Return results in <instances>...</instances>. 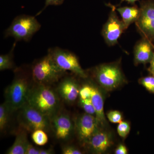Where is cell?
<instances>
[{
  "mask_svg": "<svg viewBox=\"0 0 154 154\" xmlns=\"http://www.w3.org/2000/svg\"><path fill=\"white\" fill-rule=\"evenodd\" d=\"M27 103L50 119L60 110L58 94L50 86L36 83L29 90Z\"/></svg>",
  "mask_w": 154,
  "mask_h": 154,
  "instance_id": "6da1fadb",
  "label": "cell"
},
{
  "mask_svg": "<svg viewBox=\"0 0 154 154\" xmlns=\"http://www.w3.org/2000/svg\"><path fill=\"white\" fill-rule=\"evenodd\" d=\"M15 77L13 82L5 91V101L13 112L19 110L27 103L28 92L31 86L30 74L22 69L15 70Z\"/></svg>",
  "mask_w": 154,
  "mask_h": 154,
  "instance_id": "7a4b0ae2",
  "label": "cell"
},
{
  "mask_svg": "<svg viewBox=\"0 0 154 154\" xmlns=\"http://www.w3.org/2000/svg\"><path fill=\"white\" fill-rule=\"evenodd\" d=\"M31 72L34 82L48 86L58 82L67 73L58 66L48 53L33 63Z\"/></svg>",
  "mask_w": 154,
  "mask_h": 154,
  "instance_id": "3957f363",
  "label": "cell"
},
{
  "mask_svg": "<svg viewBox=\"0 0 154 154\" xmlns=\"http://www.w3.org/2000/svg\"><path fill=\"white\" fill-rule=\"evenodd\" d=\"M41 25L35 17L28 15H20L14 19L5 31V37H12L16 42H28L41 28Z\"/></svg>",
  "mask_w": 154,
  "mask_h": 154,
  "instance_id": "277c9868",
  "label": "cell"
},
{
  "mask_svg": "<svg viewBox=\"0 0 154 154\" xmlns=\"http://www.w3.org/2000/svg\"><path fill=\"white\" fill-rule=\"evenodd\" d=\"M92 74L98 84L107 91L116 89L125 81L121 69L116 64L100 65L93 69Z\"/></svg>",
  "mask_w": 154,
  "mask_h": 154,
  "instance_id": "5b68a950",
  "label": "cell"
},
{
  "mask_svg": "<svg viewBox=\"0 0 154 154\" xmlns=\"http://www.w3.org/2000/svg\"><path fill=\"white\" fill-rule=\"evenodd\" d=\"M18 119L22 127L33 132L41 129L45 132L51 130L50 119L26 103L19 109Z\"/></svg>",
  "mask_w": 154,
  "mask_h": 154,
  "instance_id": "8992f818",
  "label": "cell"
},
{
  "mask_svg": "<svg viewBox=\"0 0 154 154\" xmlns=\"http://www.w3.org/2000/svg\"><path fill=\"white\" fill-rule=\"evenodd\" d=\"M48 53L58 66L63 70L71 72L83 79L88 78V74L82 68L78 57L74 54L58 47L49 48Z\"/></svg>",
  "mask_w": 154,
  "mask_h": 154,
  "instance_id": "52a82bcc",
  "label": "cell"
},
{
  "mask_svg": "<svg viewBox=\"0 0 154 154\" xmlns=\"http://www.w3.org/2000/svg\"><path fill=\"white\" fill-rule=\"evenodd\" d=\"M140 5L137 26L144 38L154 43V1H141Z\"/></svg>",
  "mask_w": 154,
  "mask_h": 154,
  "instance_id": "ba28073f",
  "label": "cell"
},
{
  "mask_svg": "<svg viewBox=\"0 0 154 154\" xmlns=\"http://www.w3.org/2000/svg\"><path fill=\"white\" fill-rule=\"evenodd\" d=\"M50 121L51 130L56 139L67 141L71 138L75 127L69 116L59 112L51 119Z\"/></svg>",
  "mask_w": 154,
  "mask_h": 154,
  "instance_id": "9c48e42d",
  "label": "cell"
},
{
  "mask_svg": "<svg viewBox=\"0 0 154 154\" xmlns=\"http://www.w3.org/2000/svg\"><path fill=\"white\" fill-rule=\"evenodd\" d=\"M75 127L80 141L85 144L88 143L100 127L96 116L86 113L77 117Z\"/></svg>",
  "mask_w": 154,
  "mask_h": 154,
  "instance_id": "30bf717a",
  "label": "cell"
},
{
  "mask_svg": "<svg viewBox=\"0 0 154 154\" xmlns=\"http://www.w3.org/2000/svg\"><path fill=\"white\" fill-rule=\"evenodd\" d=\"M125 29L123 21L119 19L116 12L112 9L102 30V36L107 45L113 46L117 43L119 38Z\"/></svg>",
  "mask_w": 154,
  "mask_h": 154,
  "instance_id": "8fae6325",
  "label": "cell"
},
{
  "mask_svg": "<svg viewBox=\"0 0 154 154\" xmlns=\"http://www.w3.org/2000/svg\"><path fill=\"white\" fill-rule=\"evenodd\" d=\"M62 78L58 86L57 94L67 103H74L78 99L80 88L76 80L70 76Z\"/></svg>",
  "mask_w": 154,
  "mask_h": 154,
  "instance_id": "7c38bea8",
  "label": "cell"
},
{
  "mask_svg": "<svg viewBox=\"0 0 154 154\" xmlns=\"http://www.w3.org/2000/svg\"><path fill=\"white\" fill-rule=\"evenodd\" d=\"M154 54L152 42L144 38L137 43L134 49V61L135 64L150 63Z\"/></svg>",
  "mask_w": 154,
  "mask_h": 154,
  "instance_id": "4fadbf2b",
  "label": "cell"
},
{
  "mask_svg": "<svg viewBox=\"0 0 154 154\" xmlns=\"http://www.w3.org/2000/svg\"><path fill=\"white\" fill-rule=\"evenodd\" d=\"M87 144L94 152L102 154L111 146L113 142L109 134L99 130L92 136Z\"/></svg>",
  "mask_w": 154,
  "mask_h": 154,
  "instance_id": "5bb4252c",
  "label": "cell"
},
{
  "mask_svg": "<svg viewBox=\"0 0 154 154\" xmlns=\"http://www.w3.org/2000/svg\"><path fill=\"white\" fill-rule=\"evenodd\" d=\"M92 93L91 99L96 110V117L99 126H103L106 123L104 110V100L100 91L98 88L91 85Z\"/></svg>",
  "mask_w": 154,
  "mask_h": 154,
  "instance_id": "9a60e30c",
  "label": "cell"
},
{
  "mask_svg": "<svg viewBox=\"0 0 154 154\" xmlns=\"http://www.w3.org/2000/svg\"><path fill=\"white\" fill-rule=\"evenodd\" d=\"M27 132L24 129L17 133L14 144L7 151L8 154H25L29 143Z\"/></svg>",
  "mask_w": 154,
  "mask_h": 154,
  "instance_id": "2e32d148",
  "label": "cell"
},
{
  "mask_svg": "<svg viewBox=\"0 0 154 154\" xmlns=\"http://www.w3.org/2000/svg\"><path fill=\"white\" fill-rule=\"evenodd\" d=\"M116 10L121 16L126 29L131 24L137 21L140 15V8L136 6L122 7Z\"/></svg>",
  "mask_w": 154,
  "mask_h": 154,
  "instance_id": "e0dca14e",
  "label": "cell"
},
{
  "mask_svg": "<svg viewBox=\"0 0 154 154\" xmlns=\"http://www.w3.org/2000/svg\"><path fill=\"white\" fill-rule=\"evenodd\" d=\"M13 111L8 104L5 102L0 105V131H5Z\"/></svg>",
  "mask_w": 154,
  "mask_h": 154,
  "instance_id": "ac0fdd59",
  "label": "cell"
},
{
  "mask_svg": "<svg viewBox=\"0 0 154 154\" xmlns=\"http://www.w3.org/2000/svg\"><path fill=\"white\" fill-rule=\"evenodd\" d=\"M16 45V43L15 42L9 53L0 55V70L1 71L14 69H16L15 63L13 60V54Z\"/></svg>",
  "mask_w": 154,
  "mask_h": 154,
  "instance_id": "d6986e66",
  "label": "cell"
},
{
  "mask_svg": "<svg viewBox=\"0 0 154 154\" xmlns=\"http://www.w3.org/2000/svg\"><path fill=\"white\" fill-rule=\"evenodd\" d=\"M33 142L38 146H44L48 141V137L46 132L42 130L34 131L31 135Z\"/></svg>",
  "mask_w": 154,
  "mask_h": 154,
  "instance_id": "ffe728a7",
  "label": "cell"
},
{
  "mask_svg": "<svg viewBox=\"0 0 154 154\" xmlns=\"http://www.w3.org/2000/svg\"><path fill=\"white\" fill-rule=\"evenodd\" d=\"M79 104L86 113L96 116V110L91 98L86 99H80Z\"/></svg>",
  "mask_w": 154,
  "mask_h": 154,
  "instance_id": "44dd1931",
  "label": "cell"
},
{
  "mask_svg": "<svg viewBox=\"0 0 154 154\" xmlns=\"http://www.w3.org/2000/svg\"><path fill=\"white\" fill-rule=\"evenodd\" d=\"M141 85L150 93L154 94V76H149L141 78L139 80Z\"/></svg>",
  "mask_w": 154,
  "mask_h": 154,
  "instance_id": "7402d4cb",
  "label": "cell"
},
{
  "mask_svg": "<svg viewBox=\"0 0 154 154\" xmlns=\"http://www.w3.org/2000/svg\"><path fill=\"white\" fill-rule=\"evenodd\" d=\"M117 133L121 137L125 138L129 133L130 126L126 122L122 121L117 126Z\"/></svg>",
  "mask_w": 154,
  "mask_h": 154,
  "instance_id": "603a6c76",
  "label": "cell"
},
{
  "mask_svg": "<svg viewBox=\"0 0 154 154\" xmlns=\"http://www.w3.org/2000/svg\"><path fill=\"white\" fill-rule=\"evenodd\" d=\"M92 87L91 84H87L80 88L79 97L80 99H86L91 98Z\"/></svg>",
  "mask_w": 154,
  "mask_h": 154,
  "instance_id": "cb8c5ba5",
  "label": "cell"
},
{
  "mask_svg": "<svg viewBox=\"0 0 154 154\" xmlns=\"http://www.w3.org/2000/svg\"><path fill=\"white\" fill-rule=\"evenodd\" d=\"M107 116L109 121L112 123H119L122 121L121 113L117 110H112L107 113Z\"/></svg>",
  "mask_w": 154,
  "mask_h": 154,
  "instance_id": "d4e9b609",
  "label": "cell"
},
{
  "mask_svg": "<svg viewBox=\"0 0 154 154\" xmlns=\"http://www.w3.org/2000/svg\"><path fill=\"white\" fill-rule=\"evenodd\" d=\"M62 152L63 154H82V152L79 149L72 145H66L62 149Z\"/></svg>",
  "mask_w": 154,
  "mask_h": 154,
  "instance_id": "484cf974",
  "label": "cell"
},
{
  "mask_svg": "<svg viewBox=\"0 0 154 154\" xmlns=\"http://www.w3.org/2000/svg\"><path fill=\"white\" fill-rule=\"evenodd\" d=\"M63 2L64 0H45V5L44 8L41 11L38 12L36 16L39 15L48 6L60 5H62Z\"/></svg>",
  "mask_w": 154,
  "mask_h": 154,
  "instance_id": "4316f807",
  "label": "cell"
},
{
  "mask_svg": "<svg viewBox=\"0 0 154 154\" xmlns=\"http://www.w3.org/2000/svg\"><path fill=\"white\" fill-rule=\"evenodd\" d=\"M40 149L36 148L29 143L26 149L25 154H39Z\"/></svg>",
  "mask_w": 154,
  "mask_h": 154,
  "instance_id": "83f0119b",
  "label": "cell"
},
{
  "mask_svg": "<svg viewBox=\"0 0 154 154\" xmlns=\"http://www.w3.org/2000/svg\"><path fill=\"white\" fill-rule=\"evenodd\" d=\"M115 153L116 154H128L127 149L125 146L122 144L119 145L116 149Z\"/></svg>",
  "mask_w": 154,
  "mask_h": 154,
  "instance_id": "f1b7e54d",
  "label": "cell"
},
{
  "mask_svg": "<svg viewBox=\"0 0 154 154\" xmlns=\"http://www.w3.org/2000/svg\"><path fill=\"white\" fill-rule=\"evenodd\" d=\"M54 153V151L53 149L49 148L48 149H40L39 150V154H52Z\"/></svg>",
  "mask_w": 154,
  "mask_h": 154,
  "instance_id": "f546056e",
  "label": "cell"
},
{
  "mask_svg": "<svg viewBox=\"0 0 154 154\" xmlns=\"http://www.w3.org/2000/svg\"><path fill=\"white\" fill-rule=\"evenodd\" d=\"M150 63V66L148 70L152 74V73L154 72V54L152 59Z\"/></svg>",
  "mask_w": 154,
  "mask_h": 154,
  "instance_id": "4dcf8cb0",
  "label": "cell"
},
{
  "mask_svg": "<svg viewBox=\"0 0 154 154\" xmlns=\"http://www.w3.org/2000/svg\"><path fill=\"white\" fill-rule=\"evenodd\" d=\"M138 0H121L122 2H127L128 3H129V4H132V5H134L135 2Z\"/></svg>",
  "mask_w": 154,
  "mask_h": 154,
  "instance_id": "1f68e13d",
  "label": "cell"
},
{
  "mask_svg": "<svg viewBox=\"0 0 154 154\" xmlns=\"http://www.w3.org/2000/svg\"><path fill=\"white\" fill-rule=\"evenodd\" d=\"M152 75H153L154 76V72L152 73Z\"/></svg>",
  "mask_w": 154,
  "mask_h": 154,
  "instance_id": "d6a6232c",
  "label": "cell"
}]
</instances>
